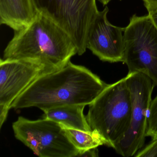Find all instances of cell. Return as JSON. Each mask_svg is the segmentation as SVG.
<instances>
[{
  "label": "cell",
  "instance_id": "9",
  "mask_svg": "<svg viewBox=\"0 0 157 157\" xmlns=\"http://www.w3.org/2000/svg\"><path fill=\"white\" fill-rule=\"evenodd\" d=\"M108 12L107 6L98 12L89 30L87 48L102 61L123 62L125 28L111 24L107 18Z\"/></svg>",
  "mask_w": 157,
  "mask_h": 157
},
{
  "label": "cell",
  "instance_id": "4",
  "mask_svg": "<svg viewBox=\"0 0 157 157\" xmlns=\"http://www.w3.org/2000/svg\"><path fill=\"white\" fill-rule=\"evenodd\" d=\"M36 11L66 31L77 47L78 55L87 49L89 30L99 10L96 0H32Z\"/></svg>",
  "mask_w": 157,
  "mask_h": 157
},
{
  "label": "cell",
  "instance_id": "12",
  "mask_svg": "<svg viewBox=\"0 0 157 157\" xmlns=\"http://www.w3.org/2000/svg\"><path fill=\"white\" fill-rule=\"evenodd\" d=\"M61 126L71 143L79 151L78 156L84 151L99 146L105 145L109 147L107 140L96 129L86 132Z\"/></svg>",
  "mask_w": 157,
  "mask_h": 157
},
{
  "label": "cell",
  "instance_id": "14",
  "mask_svg": "<svg viewBox=\"0 0 157 157\" xmlns=\"http://www.w3.org/2000/svg\"><path fill=\"white\" fill-rule=\"evenodd\" d=\"M134 156L136 157H157V138L152 139L148 144L140 149Z\"/></svg>",
  "mask_w": 157,
  "mask_h": 157
},
{
  "label": "cell",
  "instance_id": "18",
  "mask_svg": "<svg viewBox=\"0 0 157 157\" xmlns=\"http://www.w3.org/2000/svg\"><path fill=\"white\" fill-rule=\"evenodd\" d=\"M98 1L100 2L103 4V6H105V5H107L109 3L111 0H98Z\"/></svg>",
  "mask_w": 157,
  "mask_h": 157
},
{
  "label": "cell",
  "instance_id": "2",
  "mask_svg": "<svg viewBox=\"0 0 157 157\" xmlns=\"http://www.w3.org/2000/svg\"><path fill=\"white\" fill-rule=\"evenodd\" d=\"M76 54L77 47L68 34L38 13L29 25L14 32L3 52V59L36 60L57 71Z\"/></svg>",
  "mask_w": 157,
  "mask_h": 157
},
{
  "label": "cell",
  "instance_id": "13",
  "mask_svg": "<svg viewBox=\"0 0 157 157\" xmlns=\"http://www.w3.org/2000/svg\"><path fill=\"white\" fill-rule=\"evenodd\" d=\"M146 136L157 138V95L151 103Z\"/></svg>",
  "mask_w": 157,
  "mask_h": 157
},
{
  "label": "cell",
  "instance_id": "5",
  "mask_svg": "<svg viewBox=\"0 0 157 157\" xmlns=\"http://www.w3.org/2000/svg\"><path fill=\"white\" fill-rule=\"evenodd\" d=\"M124 60L128 73L147 75L157 86V28L148 14H134L124 33Z\"/></svg>",
  "mask_w": 157,
  "mask_h": 157
},
{
  "label": "cell",
  "instance_id": "10",
  "mask_svg": "<svg viewBox=\"0 0 157 157\" xmlns=\"http://www.w3.org/2000/svg\"><path fill=\"white\" fill-rule=\"evenodd\" d=\"M37 13L32 0H0V23L14 32L29 25Z\"/></svg>",
  "mask_w": 157,
  "mask_h": 157
},
{
  "label": "cell",
  "instance_id": "7",
  "mask_svg": "<svg viewBox=\"0 0 157 157\" xmlns=\"http://www.w3.org/2000/svg\"><path fill=\"white\" fill-rule=\"evenodd\" d=\"M127 77L132 101L131 120L127 131L113 149L118 154L129 157L135 156L145 143L155 85L143 73H128Z\"/></svg>",
  "mask_w": 157,
  "mask_h": 157
},
{
  "label": "cell",
  "instance_id": "16",
  "mask_svg": "<svg viewBox=\"0 0 157 157\" xmlns=\"http://www.w3.org/2000/svg\"><path fill=\"white\" fill-rule=\"evenodd\" d=\"M148 14L150 15L153 23L157 28V7L147 10Z\"/></svg>",
  "mask_w": 157,
  "mask_h": 157
},
{
  "label": "cell",
  "instance_id": "8",
  "mask_svg": "<svg viewBox=\"0 0 157 157\" xmlns=\"http://www.w3.org/2000/svg\"><path fill=\"white\" fill-rule=\"evenodd\" d=\"M55 71L36 60L1 59L0 128L13 101L40 76Z\"/></svg>",
  "mask_w": 157,
  "mask_h": 157
},
{
  "label": "cell",
  "instance_id": "15",
  "mask_svg": "<svg viewBox=\"0 0 157 157\" xmlns=\"http://www.w3.org/2000/svg\"><path fill=\"white\" fill-rule=\"evenodd\" d=\"M78 156H87V157H97L98 156V151L97 148L91 149L86 151L79 155Z\"/></svg>",
  "mask_w": 157,
  "mask_h": 157
},
{
  "label": "cell",
  "instance_id": "6",
  "mask_svg": "<svg viewBox=\"0 0 157 157\" xmlns=\"http://www.w3.org/2000/svg\"><path fill=\"white\" fill-rule=\"evenodd\" d=\"M15 138L40 157H74L79 151L57 122L43 118L32 120L20 116L13 123Z\"/></svg>",
  "mask_w": 157,
  "mask_h": 157
},
{
  "label": "cell",
  "instance_id": "3",
  "mask_svg": "<svg viewBox=\"0 0 157 157\" xmlns=\"http://www.w3.org/2000/svg\"><path fill=\"white\" fill-rule=\"evenodd\" d=\"M127 77L108 84L90 104L86 115L92 129L97 130L114 148L128 129L132 101Z\"/></svg>",
  "mask_w": 157,
  "mask_h": 157
},
{
  "label": "cell",
  "instance_id": "11",
  "mask_svg": "<svg viewBox=\"0 0 157 157\" xmlns=\"http://www.w3.org/2000/svg\"><path fill=\"white\" fill-rule=\"evenodd\" d=\"M86 105H67L44 111L43 118L57 122L63 126L82 131L92 130L83 114Z\"/></svg>",
  "mask_w": 157,
  "mask_h": 157
},
{
  "label": "cell",
  "instance_id": "1",
  "mask_svg": "<svg viewBox=\"0 0 157 157\" xmlns=\"http://www.w3.org/2000/svg\"><path fill=\"white\" fill-rule=\"evenodd\" d=\"M108 84L83 66L70 61L62 68L40 76L11 105L17 110L36 107L44 112L67 105H89Z\"/></svg>",
  "mask_w": 157,
  "mask_h": 157
},
{
  "label": "cell",
  "instance_id": "17",
  "mask_svg": "<svg viewBox=\"0 0 157 157\" xmlns=\"http://www.w3.org/2000/svg\"><path fill=\"white\" fill-rule=\"evenodd\" d=\"M144 6L147 10L157 7V0H142Z\"/></svg>",
  "mask_w": 157,
  "mask_h": 157
},
{
  "label": "cell",
  "instance_id": "19",
  "mask_svg": "<svg viewBox=\"0 0 157 157\" xmlns=\"http://www.w3.org/2000/svg\"><path fill=\"white\" fill-rule=\"evenodd\" d=\"M120 1H121V0H120Z\"/></svg>",
  "mask_w": 157,
  "mask_h": 157
}]
</instances>
